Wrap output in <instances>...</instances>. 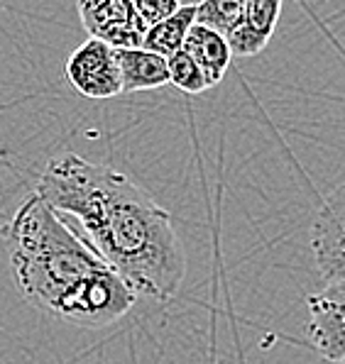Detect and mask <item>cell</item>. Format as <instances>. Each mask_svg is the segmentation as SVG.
Masks as SVG:
<instances>
[{"instance_id": "6da1fadb", "label": "cell", "mask_w": 345, "mask_h": 364, "mask_svg": "<svg viewBox=\"0 0 345 364\" xmlns=\"http://www.w3.org/2000/svg\"><path fill=\"white\" fill-rule=\"evenodd\" d=\"M61 220L79 223L86 245L135 296L169 301L186 277V255L171 215L125 173L57 156L35 191Z\"/></svg>"}, {"instance_id": "7a4b0ae2", "label": "cell", "mask_w": 345, "mask_h": 364, "mask_svg": "<svg viewBox=\"0 0 345 364\" xmlns=\"http://www.w3.org/2000/svg\"><path fill=\"white\" fill-rule=\"evenodd\" d=\"M3 237L20 296L47 316L105 328L135 306L130 287L37 193L18 205Z\"/></svg>"}, {"instance_id": "3957f363", "label": "cell", "mask_w": 345, "mask_h": 364, "mask_svg": "<svg viewBox=\"0 0 345 364\" xmlns=\"http://www.w3.org/2000/svg\"><path fill=\"white\" fill-rule=\"evenodd\" d=\"M76 13L91 39L113 49H142L147 27L137 18L132 0H83Z\"/></svg>"}, {"instance_id": "277c9868", "label": "cell", "mask_w": 345, "mask_h": 364, "mask_svg": "<svg viewBox=\"0 0 345 364\" xmlns=\"http://www.w3.org/2000/svg\"><path fill=\"white\" fill-rule=\"evenodd\" d=\"M66 78L86 98H115L122 93L115 49L98 39H86L66 61Z\"/></svg>"}, {"instance_id": "5b68a950", "label": "cell", "mask_w": 345, "mask_h": 364, "mask_svg": "<svg viewBox=\"0 0 345 364\" xmlns=\"http://www.w3.org/2000/svg\"><path fill=\"white\" fill-rule=\"evenodd\" d=\"M311 250L328 284L345 282V183L324 200L311 228Z\"/></svg>"}, {"instance_id": "8992f818", "label": "cell", "mask_w": 345, "mask_h": 364, "mask_svg": "<svg viewBox=\"0 0 345 364\" xmlns=\"http://www.w3.org/2000/svg\"><path fill=\"white\" fill-rule=\"evenodd\" d=\"M309 340L324 360L345 357V282H333L309 299Z\"/></svg>"}, {"instance_id": "52a82bcc", "label": "cell", "mask_w": 345, "mask_h": 364, "mask_svg": "<svg viewBox=\"0 0 345 364\" xmlns=\"http://www.w3.org/2000/svg\"><path fill=\"white\" fill-rule=\"evenodd\" d=\"M181 49L193 59V64L201 69L203 81L208 88L218 86L225 78L228 69H230L233 54H230V49H228L225 37L206 30V27L196 25V22H193V27L189 30Z\"/></svg>"}, {"instance_id": "ba28073f", "label": "cell", "mask_w": 345, "mask_h": 364, "mask_svg": "<svg viewBox=\"0 0 345 364\" xmlns=\"http://www.w3.org/2000/svg\"><path fill=\"white\" fill-rule=\"evenodd\" d=\"M122 93L152 91L169 83L166 59L144 49H115Z\"/></svg>"}, {"instance_id": "9c48e42d", "label": "cell", "mask_w": 345, "mask_h": 364, "mask_svg": "<svg viewBox=\"0 0 345 364\" xmlns=\"http://www.w3.org/2000/svg\"><path fill=\"white\" fill-rule=\"evenodd\" d=\"M193 22H196V5H179V10L171 18L149 27L142 39V49L162 59H169L171 54H176L184 47V39L193 27Z\"/></svg>"}, {"instance_id": "30bf717a", "label": "cell", "mask_w": 345, "mask_h": 364, "mask_svg": "<svg viewBox=\"0 0 345 364\" xmlns=\"http://www.w3.org/2000/svg\"><path fill=\"white\" fill-rule=\"evenodd\" d=\"M243 15L240 0H208L196 5V25L225 37Z\"/></svg>"}, {"instance_id": "8fae6325", "label": "cell", "mask_w": 345, "mask_h": 364, "mask_svg": "<svg viewBox=\"0 0 345 364\" xmlns=\"http://www.w3.org/2000/svg\"><path fill=\"white\" fill-rule=\"evenodd\" d=\"M166 71H169V83H174L176 88L191 93V96H198V93H203L208 88L203 81L201 69L193 64V59L184 49H179V52L166 59Z\"/></svg>"}, {"instance_id": "7c38bea8", "label": "cell", "mask_w": 345, "mask_h": 364, "mask_svg": "<svg viewBox=\"0 0 345 364\" xmlns=\"http://www.w3.org/2000/svg\"><path fill=\"white\" fill-rule=\"evenodd\" d=\"M280 15H282V3H277V0H245L243 3V20L267 39L275 32Z\"/></svg>"}, {"instance_id": "4fadbf2b", "label": "cell", "mask_w": 345, "mask_h": 364, "mask_svg": "<svg viewBox=\"0 0 345 364\" xmlns=\"http://www.w3.org/2000/svg\"><path fill=\"white\" fill-rule=\"evenodd\" d=\"M225 42H228V49H230L233 57L250 59V57H258V54L267 47V42H270V39L262 37L260 32H255L240 15L238 25L225 35Z\"/></svg>"}, {"instance_id": "5bb4252c", "label": "cell", "mask_w": 345, "mask_h": 364, "mask_svg": "<svg viewBox=\"0 0 345 364\" xmlns=\"http://www.w3.org/2000/svg\"><path fill=\"white\" fill-rule=\"evenodd\" d=\"M132 8H135L142 25L149 30L162 20L171 18L179 10V3H174V0H132Z\"/></svg>"}, {"instance_id": "9a60e30c", "label": "cell", "mask_w": 345, "mask_h": 364, "mask_svg": "<svg viewBox=\"0 0 345 364\" xmlns=\"http://www.w3.org/2000/svg\"><path fill=\"white\" fill-rule=\"evenodd\" d=\"M341 364H345V357H343V360H341Z\"/></svg>"}]
</instances>
